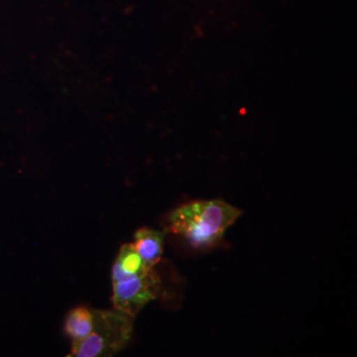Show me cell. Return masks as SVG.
Instances as JSON below:
<instances>
[{
    "instance_id": "2",
    "label": "cell",
    "mask_w": 357,
    "mask_h": 357,
    "mask_svg": "<svg viewBox=\"0 0 357 357\" xmlns=\"http://www.w3.org/2000/svg\"><path fill=\"white\" fill-rule=\"evenodd\" d=\"M134 317L114 309L93 311V328L82 342L73 344L69 356H112L128 345L133 332Z\"/></svg>"
},
{
    "instance_id": "4",
    "label": "cell",
    "mask_w": 357,
    "mask_h": 357,
    "mask_svg": "<svg viewBox=\"0 0 357 357\" xmlns=\"http://www.w3.org/2000/svg\"><path fill=\"white\" fill-rule=\"evenodd\" d=\"M151 269L153 268L145 264L132 243L124 244L112 268V283L142 276Z\"/></svg>"
},
{
    "instance_id": "5",
    "label": "cell",
    "mask_w": 357,
    "mask_h": 357,
    "mask_svg": "<svg viewBox=\"0 0 357 357\" xmlns=\"http://www.w3.org/2000/svg\"><path fill=\"white\" fill-rule=\"evenodd\" d=\"M148 267L153 268L161 259L164 250V234L158 230L138 229L132 243Z\"/></svg>"
},
{
    "instance_id": "3",
    "label": "cell",
    "mask_w": 357,
    "mask_h": 357,
    "mask_svg": "<svg viewBox=\"0 0 357 357\" xmlns=\"http://www.w3.org/2000/svg\"><path fill=\"white\" fill-rule=\"evenodd\" d=\"M161 279L153 269L142 276L114 283V307L135 318L148 303L158 297Z\"/></svg>"
},
{
    "instance_id": "6",
    "label": "cell",
    "mask_w": 357,
    "mask_h": 357,
    "mask_svg": "<svg viewBox=\"0 0 357 357\" xmlns=\"http://www.w3.org/2000/svg\"><path fill=\"white\" fill-rule=\"evenodd\" d=\"M93 328V310L81 306L75 307L68 314L65 323V332L72 338L73 344L82 342Z\"/></svg>"
},
{
    "instance_id": "1",
    "label": "cell",
    "mask_w": 357,
    "mask_h": 357,
    "mask_svg": "<svg viewBox=\"0 0 357 357\" xmlns=\"http://www.w3.org/2000/svg\"><path fill=\"white\" fill-rule=\"evenodd\" d=\"M241 215L239 208L218 199L192 202L170 213L168 230L184 238L192 248L206 250L218 245Z\"/></svg>"
}]
</instances>
